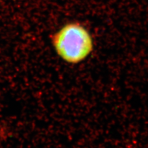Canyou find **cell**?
I'll list each match as a JSON object with an SVG mask.
<instances>
[{"mask_svg": "<svg viewBox=\"0 0 148 148\" xmlns=\"http://www.w3.org/2000/svg\"><path fill=\"white\" fill-rule=\"evenodd\" d=\"M53 43L59 56L71 64H79L93 51L95 43L90 32L79 23H70L55 34Z\"/></svg>", "mask_w": 148, "mask_h": 148, "instance_id": "6da1fadb", "label": "cell"}]
</instances>
